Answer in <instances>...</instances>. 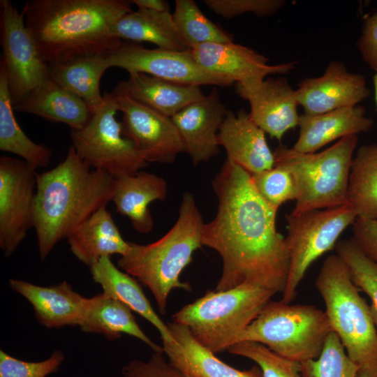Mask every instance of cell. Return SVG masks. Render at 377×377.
Listing matches in <instances>:
<instances>
[{
    "mask_svg": "<svg viewBox=\"0 0 377 377\" xmlns=\"http://www.w3.org/2000/svg\"><path fill=\"white\" fill-rule=\"evenodd\" d=\"M228 351L256 362L263 377H302L300 363L283 357L261 343L240 341Z\"/></svg>",
    "mask_w": 377,
    "mask_h": 377,
    "instance_id": "d590c367",
    "label": "cell"
},
{
    "mask_svg": "<svg viewBox=\"0 0 377 377\" xmlns=\"http://www.w3.org/2000/svg\"><path fill=\"white\" fill-rule=\"evenodd\" d=\"M370 92L362 75L350 73L338 61H331L322 75L301 80L295 89L298 105L310 114L356 106Z\"/></svg>",
    "mask_w": 377,
    "mask_h": 377,
    "instance_id": "2e32d148",
    "label": "cell"
},
{
    "mask_svg": "<svg viewBox=\"0 0 377 377\" xmlns=\"http://www.w3.org/2000/svg\"><path fill=\"white\" fill-rule=\"evenodd\" d=\"M50 66L52 80L83 100L92 113L103 104L100 81L110 68L106 54L81 57Z\"/></svg>",
    "mask_w": 377,
    "mask_h": 377,
    "instance_id": "f546056e",
    "label": "cell"
},
{
    "mask_svg": "<svg viewBox=\"0 0 377 377\" xmlns=\"http://www.w3.org/2000/svg\"><path fill=\"white\" fill-rule=\"evenodd\" d=\"M315 284L332 331L358 367L357 377H377V329L369 306L337 254L325 258Z\"/></svg>",
    "mask_w": 377,
    "mask_h": 377,
    "instance_id": "5b68a950",
    "label": "cell"
},
{
    "mask_svg": "<svg viewBox=\"0 0 377 377\" xmlns=\"http://www.w3.org/2000/svg\"><path fill=\"white\" fill-rule=\"evenodd\" d=\"M122 112L123 135L149 163H172L184 145L171 117L165 116L127 95L112 91Z\"/></svg>",
    "mask_w": 377,
    "mask_h": 377,
    "instance_id": "5bb4252c",
    "label": "cell"
},
{
    "mask_svg": "<svg viewBox=\"0 0 377 377\" xmlns=\"http://www.w3.org/2000/svg\"><path fill=\"white\" fill-rule=\"evenodd\" d=\"M1 45L13 106L51 78L43 59L20 13L10 0H1Z\"/></svg>",
    "mask_w": 377,
    "mask_h": 377,
    "instance_id": "8fae6325",
    "label": "cell"
},
{
    "mask_svg": "<svg viewBox=\"0 0 377 377\" xmlns=\"http://www.w3.org/2000/svg\"><path fill=\"white\" fill-rule=\"evenodd\" d=\"M348 201L357 218L377 220V145L362 146L353 156Z\"/></svg>",
    "mask_w": 377,
    "mask_h": 377,
    "instance_id": "1f68e13d",
    "label": "cell"
},
{
    "mask_svg": "<svg viewBox=\"0 0 377 377\" xmlns=\"http://www.w3.org/2000/svg\"><path fill=\"white\" fill-rule=\"evenodd\" d=\"M188 50L203 68L243 85L262 81L268 75L287 74L295 67L294 62L269 65L263 54L234 42L202 44Z\"/></svg>",
    "mask_w": 377,
    "mask_h": 377,
    "instance_id": "e0dca14e",
    "label": "cell"
},
{
    "mask_svg": "<svg viewBox=\"0 0 377 377\" xmlns=\"http://www.w3.org/2000/svg\"><path fill=\"white\" fill-rule=\"evenodd\" d=\"M302 377H357V365L348 357L339 336L332 331L320 355L300 363Z\"/></svg>",
    "mask_w": 377,
    "mask_h": 377,
    "instance_id": "e575fe53",
    "label": "cell"
},
{
    "mask_svg": "<svg viewBox=\"0 0 377 377\" xmlns=\"http://www.w3.org/2000/svg\"><path fill=\"white\" fill-rule=\"evenodd\" d=\"M363 61L374 71H377V12L364 20L361 35L357 42Z\"/></svg>",
    "mask_w": 377,
    "mask_h": 377,
    "instance_id": "60d3db41",
    "label": "cell"
},
{
    "mask_svg": "<svg viewBox=\"0 0 377 377\" xmlns=\"http://www.w3.org/2000/svg\"><path fill=\"white\" fill-rule=\"evenodd\" d=\"M332 331L325 311L313 305L269 300L237 339L261 343L299 363L317 358Z\"/></svg>",
    "mask_w": 377,
    "mask_h": 377,
    "instance_id": "ba28073f",
    "label": "cell"
},
{
    "mask_svg": "<svg viewBox=\"0 0 377 377\" xmlns=\"http://www.w3.org/2000/svg\"><path fill=\"white\" fill-rule=\"evenodd\" d=\"M167 195L163 177L140 170L135 175L114 178L112 201L117 212L129 218L135 230L147 234L154 226L149 204L165 200Z\"/></svg>",
    "mask_w": 377,
    "mask_h": 377,
    "instance_id": "cb8c5ba5",
    "label": "cell"
},
{
    "mask_svg": "<svg viewBox=\"0 0 377 377\" xmlns=\"http://www.w3.org/2000/svg\"><path fill=\"white\" fill-rule=\"evenodd\" d=\"M103 98V104L82 128L71 129L72 146L93 169L114 178L135 175L149 163L123 135L122 124L116 118L119 108L114 94L105 93Z\"/></svg>",
    "mask_w": 377,
    "mask_h": 377,
    "instance_id": "30bf717a",
    "label": "cell"
},
{
    "mask_svg": "<svg viewBox=\"0 0 377 377\" xmlns=\"http://www.w3.org/2000/svg\"><path fill=\"white\" fill-rule=\"evenodd\" d=\"M218 199L214 219L204 224L202 244L223 263L214 290L251 283L283 292L289 271L285 238L277 231L278 209L256 189L251 175L226 158L212 181Z\"/></svg>",
    "mask_w": 377,
    "mask_h": 377,
    "instance_id": "6da1fadb",
    "label": "cell"
},
{
    "mask_svg": "<svg viewBox=\"0 0 377 377\" xmlns=\"http://www.w3.org/2000/svg\"><path fill=\"white\" fill-rule=\"evenodd\" d=\"M89 268L93 280L101 286L104 293L149 321L158 330L163 342L175 341L168 325L155 312L134 277L117 267L108 256L100 258Z\"/></svg>",
    "mask_w": 377,
    "mask_h": 377,
    "instance_id": "4316f807",
    "label": "cell"
},
{
    "mask_svg": "<svg viewBox=\"0 0 377 377\" xmlns=\"http://www.w3.org/2000/svg\"><path fill=\"white\" fill-rule=\"evenodd\" d=\"M128 74V78L119 82L113 91L169 117L205 96L200 86L171 82L143 73Z\"/></svg>",
    "mask_w": 377,
    "mask_h": 377,
    "instance_id": "603a6c76",
    "label": "cell"
},
{
    "mask_svg": "<svg viewBox=\"0 0 377 377\" xmlns=\"http://www.w3.org/2000/svg\"><path fill=\"white\" fill-rule=\"evenodd\" d=\"M106 59L110 68L119 67L128 73H143L184 84L226 87L235 82L230 77L201 67L189 50L147 49L136 43L122 42L106 54Z\"/></svg>",
    "mask_w": 377,
    "mask_h": 377,
    "instance_id": "4fadbf2b",
    "label": "cell"
},
{
    "mask_svg": "<svg viewBox=\"0 0 377 377\" xmlns=\"http://www.w3.org/2000/svg\"><path fill=\"white\" fill-rule=\"evenodd\" d=\"M114 178L92 169L71 145L61 163L36 174L34 228L40 258L112 201Z\"/></svg>",
    "mask_w": 377,
    "mask_h": 377,
    "instance_id": "3957f363",
    "label": "cell"
},
{
    "mask_svg": "<svg viewBox=\"0 0 377 377\" xmlns=\"http://www.w3.org/2000/svg\"><path fill=\"white\" fill-rule=\"evenodd\" d=\"M373 80H374V89H375L376 101V105H377V71H375Z\"/></svg>",
    "mask_w": 377,
    "mask_h": 377,
    "instance_id": "ee69618b",
    "label": "cell"
},
{
    "mask_svg": "<svg viewBox=\"0 0 377 377\" xmlns=\"http://www.w3.org/2000/svg\"><path fill=\"white\" fill-rule=\"evenodd\" d=\"M219 146L234 161L250 174L269 170L274 165V152L265 139V133L241 110H228L217 135Z\"/></svg>",
    "mask_w": 377,
    "mask_h": 377,
    "instance_id": "ffe728a7",
    "label": "cell"
},
{
    "mask_svg": "<svg viewBox=\"0 0 377 377\" xmlns=\"http://www.w3.org/2000/svg\"><path fill=\"white\" fill-rule=\"evenodd\" d=\"M174 24L188 49L207 43L233 42V36L207 18L193 0H176Z\"/></svg>",
    "mask_w": 377,
    "mask_h": 377,
    "instance_id": "d6a6232c",
    "label": "cell"
},
{
    "mask_svg": "<svg viewBox=\"0 0 377 377\" xmlns=\"http://www.w3.org/2000/svg\"><path fill=\"white\" fill-rule=\"evenodd\" d=\"M334 248L355 285L370 298L369 309L377 329V263L369 258L353 239L341 240Z\"/></svg>",
    "mask_w": 377,
    "mask_h": 377,
    "instance_id": "836d02e7",
    "label": "cell"
},
{
    "mask_svg": "<svg viewBox=\"0 0 377 377\" xmlns=\"http://www.w3.org/2000/svg\"><path fill=\"white\" fill-rule=\"evenodd\" d=\"M0 149L16 154L36 168L47 167L52 151L32 141L22 130L14 115L6 68L0 65Z\"/></svg>",
    "mask_w": 377,
    "mask_h": 377,
    "instance_id": "4dcf8cb0",
    "label": "cell"
},
{
    "mask_svg": "<svg viewBox=\"0 0 377 377\" xmlns=\"http://www.w3.org/2000/svg\"><path fill=\"white\" fill-rule=\"evenodd\" d=\"M65 359L61 350H55L40 362L18 360L0 350V377H46L58 371Z\"/></svg>",
    "mask_w": 377,
    "mask_h": 377,
    "instance_id": "74e56055",
    "label": "cell"
},
{
    "mask_svg": "<svg viewBox=\"0 0 377 377\" xmlns=\"http://www.w3.org/2000/svg\"><path fill=\"white\" fill-rule=\"evenodd\" d=\"M216 15L230 20L251 13L258 17L274 15L285 4L283 0H203Z\"/></svg>",
    "mask_w": 377,
    "mask_h": 377,
    "instance_id": "f35d334b",
    "label": "cell"
},
{
    "mask_svg": "<svg viewBox=\"0 0 377 377\" xmlns=\"http://www.w3.org/2000/svg\"><path fill=\"white\" fill-rule=\"evenodd\" d=\"M260 195L276 209L288 200H296L297 190L291 173L285 168L274 165L269 170L251 174Z\"/></svg>",
    "mask_w": 377,
    "mask_h": 377,
    "instance_id": "8d00e7d4",
    "label": "cell"
},
{
    "mask_svg": "<svg viewBox=\"0 0 377 377\" xmlns=\"http://www.w3.org/2000/svg\"><path fill=\"white\" fill-rule=\"evenodd\" d=\"M131 11L125 0H31L22 13L43 59L52 66L116 49L122 41L111 27Z\"/></svg>",
    "mask_w": 377,
    "mask_h": 377,
    "instance_id": "7a4b0ae2",
    "label": "cell"
},
{
    "mask_svg": "<svg viewBox=\"0 0 377 377\" xmlns=\"http://www.w3.org/2000/svg\"><path fill=\"white\" fill-rule=\"evenodd\" d=\"M111 34L119 40H128L136 43L148 42L164 50H188L179 35L170 12L143 9L132 10L113 24Z\"/></svg>",
    "mask_w": 377,
    "mask_h": 377,
    "instance_id": "f1b7e54d",
    "label": "cell"
},
{
    "mask_svg": "<svg viewBox=\"0 0 377 377\" xmlns=\"http://www.w3.org/2000/svg\"><path fill=\"white\" fill-rule=\"evenodd\" d=\"M357 144V136L348 135L318 153H302L282 145L275 149L274 165L287 169L296 184L292 214L348 204L349 175Z\"/></svg>",
    "mask_w": 377,
    "mask_h": 377,
    "instance_id": "52a82bcc",
    "label": "cell"
},
{
    "mask_svg": "<svg viewBox=\"0 0 377 377\" xmlns=\"http://www.w3.org/2000/svg\"><path fill=\"white\" fill-rule=\"evenodd\" d=\"M228 110L216 87L171 117L193 165L219 153L217 135Z\"/></svg>",
    "mask_w": 377,
    "mask_h": 377,
    "instance_id": "ac0fdd59",
    "label": "cell"
},
{
    "mask_svg": "<svg viewBox=\"0 0 377 377\" xmlns=\"http://www.w3.org/2000/svg\"><path fill=\"white\" fill-rule=\"evenodd\" d=\"M275 292L251 283L207 291L172 315L193 337L214 353L228 350L258 316Z\"/></svg>",
    "mask_w": 377,
    "mask_h": 377,
    "instance_id": "8992f818",
    "label": "cell"
},
{
    "mask_svg": "<svg viewBox=\"0 0 377 377\" xmlns=\"http://www.w3.org/2000/svg\"><path fill=\"white\" fill-rule=\"evenodd\" d=\"M168 325L175 341L163 342V353L173 367L188 377H263L259 367L239 370L220 360L184 325L173 321Z\"/></svg>",
    "mask_w": 377,
    "mask_h": 377,
    "instance_id": "44dd1931",
    "label": "cell"
},
{
    "mask_svg": "<svg viewBox=\"0 0 377 377\" xmlns=\"http://www.w3.org/2000/svg\"><path fill=\"white\" fill-rule=\"evenodd\" d=\"M36 169L22 159L0 158V247L6 257L34 228Z\"/></svg>",
    "mask_w": 377,
    "mask_h": 377,
    "instance_id": "7c38bea8",
    "label": "cell"
},
{
    "mask_svg": "<svg viewBox=\"0 0 377 377\" xmlns=\"http://www.w3.org/2000/svg\"><path fill=\"white\" fill-rule=\"evenodd\" d=\"M13 108L17 112L66 124L73 130L82 128L93 114L83 100L52 78L38 86Z\"/></svg>",
    "mask_w": 377,
    "mask_h": 377,
    "instance_id": "484cf974",
    "label": "cell"
},
{
    "mask_svg": "<svg viewBox=\"0 0 377 377\" xmlns=\"http://www.w3.org/2000/svg\"><path fill=\"white\" fill-rule=\"evenodd\" d=\"M66 239L72 253L89 267L103 257L122 256L130 248L106 207L94 212Z\"/></svg>",
    "mask_w": 377,
    "mask_h": 377,
    "instance_id": "d4e9b609",
    "label": "cell"
},
{
    "mask_svg": "<svg viewBox=\"0 0 377 377\" xmlns=\"http://www.w3.org/2000/svg\"><path fill=\"white\" fill-rule=\"evenodd\" d=\"M364 107L343 108L322 114L300 116L299 135L292 147L302 153H314L335 140L369 131L374 120Z\"/></svg>",
    "mask_w": 377,
    "mask_h": 377,
    "instance_id": "7402d4cb",
    "label": "cell"
},
{
    "mask_svg": "<svg viewBox=\"0 0 377 377\" xmlns=\"http://www.w3.org/2000/svg\"><path fill=\"white\" fill-rule=\"evenodd\" d=\"M123 377H188L173 367L163 353H154L147 361L133 360L121 369Z\"/></svg>",
    "mask_w": 377,
    "mask_h": 377,
    "instance_id": "ab89813d",
    "label": "cell"
},
{
    "mask_svg": "<svg viewBox=\"0 0 377 377\" xmlns=\"http://www.w3.org/2000/svg\"><path fill=\"white\" fill-rule=\"evenodd\" d=\"M8 284L31 304L38 322L48 329L79 326L88 306L89 298L75 292L66 281L40 286L10 279Z\"/></svg>",
    "mask_w": 377,
    "mask_h": 377,
    "instance_id": "d6986e66",
    "label": "cell"
},
{
    "mask_svg": "<svg viewBox=\"0 0 377 377\" xmlns=\"http://www.w3.org/2000/svg\"><path fill=\"white\" fill-rule=\"evenodd\" d=\"M235 90L249 103L251 119L272 138L281 140L288 131L298 126L300 115L295 90L285 77L237 84Z\"/></svg>",
    "mask_w": 377,
    "mask_h": 377,
    "instance_id": "9a60e30c",
    "label": "cell"
},
{
    "mask_svg": "<svg viewBox=\"0 0 377 377\" xmlns=\"http://www.w3.org/2000/svg\"><path fill=\"white\" fill-rule=\"evenodd\" d=\"M356 219L349 204L286 215L289 271L282 292L283 302L290 303L295 298L297 287L310 265L335 247L339 236Z\"/></svg>",
    "mask_w": 377,
    "mask_h": 377,
    "instance_id": "9c48e42d",
    "label": "cell"
},
{
    "mask_svg": "<svg viewBox=\"0 0 377 377\" xmlns=\"http://www.w3.org/2000/svg\"><path fill=\"white\" fill-rule=\"evenodd\" d=\"M79 327L84 332L103 334L110 341L117 340L122 334H128L145 343L154 353H163V346L154 343L142 330L132 311L103 292L89 298Z\"/></svg>",
    "mask_w": 377,
    "mask_h": 377,
    "instance_id": "83f0119b",
    "label": "cell"
},
{
    "mask_svg": "<svg viewBox=\"0 0 377 377\" xmlns=\"http://www.w3.org/2000/svg\"><path fill=\"white\" fill-rule=\"evenodd\" d=\"M204 224L193 195L186 192L172 228L153 243L130 242L128 252L118 261L119 267L150 290L161 314L166 313L168 297L173 289L191 290L190 284L179 277L192 262L195 251L202 245Z\"/></svg>",
    "mask_w": 377,
    "mask_h": 377,
    "instance_id": "277c9868",
    "label": "cell"
},
{
    "mask_svg": "<svg viewBox=\"0 0 377 377\" xmlns=\"http://www.w3.org/2000/svg\"><path fill=\"white\" fill-rule=\"evenodd\" d=\"M131 3L136 5L138 9L156 12H170L169 3L164 0H133Z\"/></svg>",
    "mask_w": 377,
    "mask_h": 377,
    "instance_id": "7bdbcfd3",
    "label": "cell"
},
{
    "mask_svg": "<svg viewBox=\"0 0 377 377\" xmlns=\"http://www.w3.org/2000/svg\"><path fill=\"white\" fill-rule=\"evenodd\" d=\"M353 239L361 251L377 263V220L357 218L352 225Z\"/></svg>",
    "mask_w": 377,
    "mask_h": 377,
    "instance_id": "b9f144b4",
    "label": "cell"
}]
</instances>
